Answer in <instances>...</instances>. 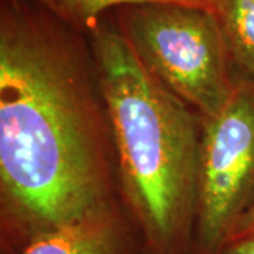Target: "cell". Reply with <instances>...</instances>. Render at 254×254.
Here are the masks:
<instances>
[{
	"instance_id": "1",
	"label": "cell",
	"mask_w": 254,
	"mask_h": 254,
	"mask_svg": "<svg viewBox=\"0 0 254 254\" xmlns=\"http://www.w3.org/2000/svg\"><path fill=\"white\" fill-rule=\"evenodd\" d=\"M119 198L88 36L28 0H0V250Z\"/></svg>"
},
{
	"instance_id": "2",
	"label": "cell",
	"mask_w": 254,
	"mask_h": 254,
	"mask_svg": "<svg viewBox=\"0 0 254 254\" xmlns=\"http://www.w3.org/2000/svg\"><path fill=\"white\" fill-rule=\"evenodd\" d=\"M88 38L112 128L119 198L147 254H193L199 113L145 71L112 13Z\"/></svg>"
},
{
	"instance_id": "3",
	"label": "cell",
	"mask_w": 254,
	"mask_h": 254,
	"mask_svg": "<svg viewBox=\"0 0 254 254\" xmlns=\"http://www.w3.org/2000/svg\"><path fill=\"white\" fill-rule=\"evenodd\" d=\"M145 71L165 89L212 118L237 79L213 11L178 3H144L112 11Z\"/></svg>"
},
{
	"instance_id": "4",
	"label": "cell",
	"mask_w": 254,
	"mask_h": 254,
	"mask_svg": "<svg viewBox=\"0 0 254 254\" xmlns=\"http://www.w3.org/2000/svg\"><path fill=\"white\" fill-rule=\"evenodd\" d=\"M193 254H215L254 206V83L237 79L226 106L200 118Z\"/></svg>"
},
{
	"instance_id": "5",
	"label": "cell",
	"mask_w": 254,
	"mask_h": 254,
	"mask_svg": "<svg viewBox=\"0 0 254 254\" xmlns=\"http://www.w3.org/2000/svg\"><path fill=\"white\" fill-rule=\"evenodd\" d=\"M20 254H147L143 239L120 198L30 242Z\"/></svg>"
},
{
	"instance_id": "6",
	"label": "cell",
	"mask_w": 254,
	"mask_h": 254,
	"mask_svg": "<svg viewBox=\"0 0 254 254\" xmlns=\"http://www.w3.org/2000/svg\"><path fill=\"white\" fill-rule=\"evenodd\" d=\"M216 17L236 79L254 83V0H219Z\"/></svg>"
},
{
	"instance_id": "7",
	"label": "cell",
	"mask_w": 254,
	"mask_h": 254,
	"mask_svg": "<svg viewBox=\"0 0 254 254\" xmlns=\"http://www.w3.org/2000/svg\"><path fill=\"white\" fill-rule=\"evenodd\" d=\"M66 26L88 36L113 10L144 3H178L206 9L216 14L219 0H28Z\"/></svg>"
},
{
	"instance_id": "8",
	"label": "cell",
	"mask_w": 254,
	"mask_h": 254,
	"mask_svg": "<svg viewBox=\"0 0 254 254\" xmlns=\"http://www.w3.org/2000/svg\"><path fill=\"white\" fill-rule=\"evenodd\" d=\"M250 239H254V206L249 209L233 225L223 245L232 242H240V240H250Z\"/></svg>"
},
{
	"instance_id": "9",
	"label": "cell",
	"mask_w": 254,
	"mask_h": 254,
	"mask_svg": "<svg viewBox=\"0 0 254 254\" xmlns=\"http://www.w3.org/2000/svg\"><path fill=\"white\" fill-rule=\"evenodd\" d=\"M215 254H254V239L226 243Z\"/></svg>"
}]
</instances>
